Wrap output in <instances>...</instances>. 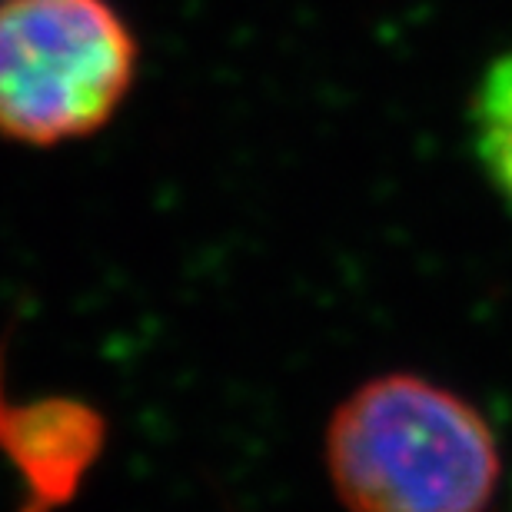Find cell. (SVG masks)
<instances>
[{
  "mask_svg": "<svg viewBox=\"0 0 512 512\" xmlns=\"http://www.w3.org/2000/svg\"><path fill=\"white\" fill-rule=\"evenodd\" d=\"M473 143L489 183L512 207V50L489 64L476 87Z\"/></svg>",
  "mask_w": 512,
  "mask_h": 512,
  "instance_id": "obj_4",
  "label": "cell"
},
{
  "mask_svg": "<svg viewBox=\"0 0 512 512\" xmlns=\"http://www.w3.org/2000/svg\"><path fill=\"white\" fill-rule=\"evenodd\" d=\"M110 0H0V137L60 147L104 130L137 77Z\"/></svg>",
  "mask_w": 512,
  "mask_h": 512,
  "instance_id": "obj_2",
  "label": "cell"
},
{
  "mask_svg": "<svg viewBox=\"0 0 512 512\" xmlns=\"http://www.w3.org/2000/svg\"><path fill=\"white\" fill-rule=\"evenodd\" d=\"M107 419L84 399L40 396L14 403L0 373V453L24 486V512H57L77 496L104 453Z\"/></svg>",
  "mask_w": 512,
  "mask_h": 512,
  "instance_id": "obj_3",
  "label": "cell"
},
{
  "mask_svg": "<svg viewBox=\"0 0 512 512\" xmlns=\"http://www.w3.org/2000/svg\"><path fill=\"white\" fill-rule=\"evenodd\" d=\"M323 459L346 512H486L503 479L489 419L409 370L370 376L333 409Z\"/></svg>",
  "mask_w": 512,
  "mask_h": 512,
  "instance_id": "obj_1",
  "label": "cell"
}]
</instances>
